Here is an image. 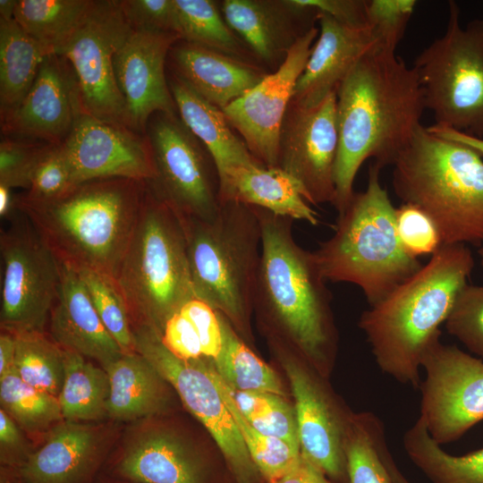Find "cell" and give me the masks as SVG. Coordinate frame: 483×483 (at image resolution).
I'll list each match as a JSON object with an SVG mask.
<instances>
[{
	"label": "cell",
	"mask_w": 483,
	"mask_h": 483,
	"mask_svg": "<svg viewBox=\"0 0 483 483\" xmlns=\"http://www.w3.org/2000/svg\"><path fill=\"white\" fill-rule=\"evenodd\" d=\"M73 186L61 145L47 144L35 166L30 187L23 195L35 200L51 199Z\"/></svg>",
	"instance_id": "cell-46"
},
{
	"label": "cell",
	"mask_w": 483,
	"mask_h": 483,
	"mask_svg": "<svg viewBox=\"0 0 483 483\" xmlns=\"http://www.w3.org/2000/svg\"><path fill=\"white\" fill-rule=\"evenodd\" d=\"M75 271L83 282L106 330L124 353L134 352V334L131 317L116 282L89 268Z\"/></svg>",
	"instance_id": "cell-41"
},
{
	"label": "cell",
	"mask_w": 483,
	"mask_h": 483,
	"mask_svg": "<svg viewBox=\"0 0 483 483\" xmlns=\"http://www.w3.org/2000/svg\"><path fill=\"white\" fill-rule=\"evenodd\" d=\"M317 19L318 36L292 99L306 106L336 91L355 64L378 44L367 23L346 24L323 13H318Z\"/></svg>",
	"instance_id": "cell-21"
},
{
	"label": "cell",
	"mask_w": 483,
	"mask_h": 483,
	"mask_svg": "<svg viewBox=\"0 0 483 483\" xmlns=\"http://www.w3.org/2000/svg\"><path fill=\"white\" fill-rule=\"evenodd\" d=\"M0 402L2 409L30 431L47 428L63 419L58 398L25 383L14 368L0 376Z\"/></svg>",
	"instance_id": "cell-39"
},
{
	"label": "cell",
	"mask_w": 483,
	"mask_h": 483,
	"mask_svg": "<svg viewBox=\"0 0 483 483\" xmlns=\"http://www.w3.org/2000/svg\"><path fill=\"white\" fill-rule=\"evenodd\" d=\"M392 165L395 194L433 220L443 245L483 243V158L475 150L420 125Z\"/></svg>",
	"instance_id": "cell-5"
},
{
	"label": "cell",
	"mask_w": 483,
	"mask_h": 483,
	"mask_svg": "<svg viewBox=\"0 0 483 483\" xmlns=\"http://www.w3.org/2000/svg\"><path fill=\"white\" fill-rule=\"evenodd\" d=\"M82 114L73 71L66 59L48 55L23 99L0 112L4 137L61 145Z\"/></svg>",
	"instance_id": "cell-18"
},
{
	"label": "cell",
	"mask_w": 483,
	"mask_h": 483,
	"mask_svg": "<svg viewBox=\"0 0 483 483\" xmlns=\"http://www.w3.org/2000/svg\"><path fill=\"white\" fill-rule=\"evenodd\" d=\"M14 369L32 387L58 398L64 379V349L43 332L14 335Z\"/></svg>",
	"instance_id": "cell-38"
},
{
	"label": "cell",
	"mask_w": 483,
	"mask_h": 483,
	"mask_svg": "<svg viewBox=\"0 0 483 483\" xmlns=\"http://www.w3.org/2000/svg\"><path fill=\"white\" fill-rule=\"evenodd\" d=\"M395 225L402 248L413 258L432 256L443 245L433 220L414 205L402 203L395 208Z\"/></svg>",
	"instance_id": "cell-43"
},
{
	"label": "cell",
	"mask_w": 483,
	"mask_h": 483,
	"mask_svg": "<svg viewBox=\"0 0 483 483\" xmlns=\"http://www.w3.org/2000/svg\"><path fill=\"white\" fill-rule=\"evenodd\" d=\"M403 446L431 483H483V447L450 454L432 439L419 418L404 434Z\"/></svg>",
	"instance_id": "cell-33"
},
{
	"label": "cell",
	"mask_w": 483,
	"mask_h": 483,
	"mask_svg": "<svg viewBox=\"0 0 483 483\" xmlns=\"http://www.w3.org/2000/svg\"><path fill=\"white\" fill-rule=\"evenodd\" d=\"M181 221L196 298L246 334L261 254L257 208L225 201L210 220Z\"/></svg>",
	"instance_id": "cell-7"
},
{
	"label": "cell",
	"mask_w": 483,
	"mask_h": 483,
	"mask_svg": "<svg viewBox=\"0 0 483 483\" xmlns=\"http://www.w3.org/2000/svg\"><path fill=\"white\" fill-rule=\"evenodd\" d=\"M385 429L372 412L352 417L344 445L349 483H393Z\"/></svg>",
	"instance_id": "cell-35"
},
{
	"label": "cell",
	"mask_w": 483,
	"mask_h": 483,
	"mask_svg": "<svg viewBox=\"0 0 483 483\" xmlns=\"http://www.w3.org/2000/svg\"><path fill=\"white\" fill-rule=\"evenodd\" d=\"M179 40L175 33L132 29L114 55L116 81L132 127L140 133L155 113L178 115L165 64Z\"/></svg>",
	"instance_id": "cell-19"
},
{
	"label": "cell",
	"mask_w": 483,
	"mask_h": 483,
	"mask_svg": "<svg viewBox=\"0 0 483 483\" xmlns=\"http://www.w3.org/2000/svg\"><path fill=\"white\" fill-rule=\"evenodd\" d=\"M301 5L323 13L352 25L366 24V1L363 0H297Z\"/></svg>",
	"instance_id": "cell-50"
},
{
	"label": "cell",
	"mask_w": 483,
	"mask_h": 483,
	"mask_svg": "<svg viewBox=\"0 0 483 483\" xmlns=\"http://www.w3.org/2000/svg\"><path fill=\"white\" fill-rule=\"evenodd\" d=\"M96 436L89 427L66 422L16 469L21 483H85L97 467Z\"/></svg>",
	"instance_id": "cell-26"
},
{
	"label": "cell",
	"mask_w": 483,
	"mask_h": 483,
	"mask_svg": "<svg viewBox=\"0 0 483 483\" xmlns=\"http://www.w3.org/2000/svg\"><path fill=\"white\" fill-rule=\"evenodd\" d=\"M338 147L333 203L342 213L354 195L361 165H392L412 139L426 109L416 71L378 44L336 89Z\"/></svg>",
	"instance_id": "cell-1"
},
{
	"label": "cell",
	"mask_w": 483,
	"mask_h": 483,
	"mask_svg": "<svg viewBox=\"0 0 483 483\" xmlns=\"http://www.w3.org/2000/svg\"><path fill=\"white\" fill-rule=\"evenodd\" d=\"M294 398L301 453L326 477L346 472L344 445L352 416L345 418L322 385L298 360L281 352Z\"/></svg>",
	"instance_id": "cell-20"
},
{
	"label": "cell",
	"mask_w": 483,
	"mask_h": 483,
	"mask_svg": "<svg viewBox=\"0 0 483 483\" xmlns=\"http://www.w3.org/2000/svg\"><path fill=\"white\" fill-rule=\"evenodd\" d=\"M474 265L467 245H442L415 274L362 313L359 326L382 372L419 387L422 360L440 340V326Z\"/></svg>",
	"instance_id": "cell-2"
},
{
	"label": "cell",
	"mask_w": 483,
	"mask_h": 483,
	"mask_svg": "<svg viewBox=\"0 0 483 483\" xmlns=\"http://www.w3.org/2000/svg\"><path fill=\"white\" fill-rule=\"evenodd\" d=\"M1 231V327L18 335L43 332L61 284V263L22 215Z\"/></svg>",
	"instance_id": "cell-10"
},
{
	"label": "cell",
	"mask_w": 483,
	"mask_h": 483,
	"mask_svg": "<svg viewBox=\"0 0 483 483\" xmlns=\"http://www.w3.org/2000/svg\"><path fill=\"white\" fill-rule=\"evenodd\" d=\"M445 325L449 335L483 358V284H467L461 289Z\"/></svg>",
	"instance_id": "cell-42"
},
{
	"label": "cell",
	"mask_w": 483,
	"mask_h": 483,
	"mask_svg": "<svg viewBox=\"0 0 483 483\" xmlns=\"http://www.w3.org/2000/svg\"><path fill=\"white\" fill-rule=\"evenodd\" d=\"M95 0H18L13 19L60 55L87 19Z\"/></svg>",
	"instance_id": "cell-31"
},
{
	"label": "cell",
	"mask_w": 483,
	"mask_h": 483,
	"mask_svg": "<svg viewBox=\"0 0 483 483\" xmlns=\"http://www.w3.org/2000/svg\"><path fill=\"white\" fill-rule=\"evenodd\" d=\"M336 103V91L310 106L292 100L281 126L278 167L298 182L312 206L335 200Z\"/></svg>",
	"instance_id": "cell-15"
},
{
	"label": "cell",
	"mask_w": 483,
	"mask_h": 483,
	"mask_svg": "<svg viewBox=\"0 0 483 483\" xmlns=\"http://www.w3.org/2000/svg\"><path fill=\"white\" fill-rule=\"evenodd\" d=\"M16 209V196L13 189L0 184V216L2 218H11Z\"/></svg>",
	"instance_id": "cell-55"
},
{
	"label": "cell",
	"mask_w": 483,
	"mask_h": 483,
	"mask_svg": "<svg viewBox=\"0 0 483 483\" xmlns=\"http://www.w3.org/2000/svg\"><path fill=\"white\" fill-rule=\"evenodd\" d=\"M146 188L147 182L125 178L92 180L51 199L17 196L16 209L61 264L89 268L116 282Z\"/></svg>",
	"instance_id": "cell-3"
},
{
	"label": "cell",
	"mask_w": 483,
	"mask_h": 483,
	"mask_svg": "<svg viewBox=\"0 0 483 483\" xmlns=\"http://www.w3.org/2000/svg\"><path fill=\"white\" fill-rule=\"evenodd\" d=\"M101 367L109 378V417L129 420L159 411L164 402L162 382L165 380L140 354L123 353Z\"/></svg>",
	"instance_id": "cell-29"
},
{
	"label": "cell",
	"mask_w": 483,
	"mask_h": 483,
	"mask_svg": "<svg viewBox=\"0 0 483 483\" xmlns=\"http://www.w3.org/2000/svg\"><path fill=\"white\" fill-rule=\"evenodd\" d=\"M168 82L179 117L208 151L218 179L237 166L263 165L233 132L221 109L202 98L176 76Z\"/></svg>",
	"instance_id": "cell-28"
},
{
	"label": "cell",
	"mask_w": 483,
	"mask_h": 483,
	"mask_svg": "<svg viewBox=\"0 0 483 483\" xmlns=\"http://www.w3.org/2000/svg\"><path fill=\"white\" fill-rule=\"evenodd\" d=\"M229 388L242 416L255 429L300 447L295 410L284 396Z\"/></svg>",
	"instance_id": "cell-40"
},
{
	"label": "cell",
	"mask_w": 483,
	"mask_h": 483,
	"mask_svg": "<svg viewBox=\"0 0 483 483\" xmlns=\"http://www.w3.org/2000/svg\"><path fill=\"white\" fill-rule=\"evenodd\" d=\"M61 147L73 185L110 178L148 183L157 176L148 135L122 124L82 113Z\"/></svg>",
	"instance_id": "cell-17"
},
{
	"label": "cell",
	"mask_w": 483,
	"mask_h": 483,
	"mask_svg": "<svg viewBox=\"0 0 483 483\" xmlns=\"http://www.w3.org/2000/svg\"><path fill=\"white\" fill-rule=\"evenodd\" d=\"M380 168L369 169L364 191L354 193L338 214L334 233L313 251L324 279L358 286L369 306L386 297L423 264L402 248L395 208L380 182Z\"/></svg>",
	"instance_id": "cell-6"
},
{
	"label": "cell",
	"mask_w": 483,
	"mask_h": 483,
	"mask_svg": "<svg viewBox=\"0 0 483 483\" xmlns=\"http://www.w3.org/2000/svg\"><path fill=\"white\" fill-rule=\"evenodd\" d=\"M479 255L480 257L481 265L483 267V243L480 245V248L479 250Z\"/></svg>",
	"instance_id": "cell-58"
},
{
	"label": "cell",
	"mask_w": 483,
	"mask_h": 483,
	"mask_svg": "<svg viewBox=\"0 0 483 483\" xmlns=\"http://www.w3.org/2000/svg\"><path fill=\"white\" fill-rule=\"evenodd\" d=\"M221 13L228 26L253 55L276 69L293 44L311 28L317 13L297 0H224Z\"/></svg>",
	"instance_id": "cell-22"
},
{
	"label": "cell",
	"mask_w": 483,
	"mask_h": 483,
	"mask_svg": "<svg viewBox=\"0 0 483 483\" xmlns=\"http://www.w3.org/2000/svg\"><path fill=\"white\" fill-rule=\"evenodd\" d=\"M416 5L415 0L366 1V23L381 47L395 51Z\"/></svg>",
	"instance_id": "cell-44"
},
{
	"label": "cell",
	"mask_w": 483,
	"mask_h": 483,
	"mask_svg": "<svg viewBox=\"0 0 483 483\" xmlns=\"http://www.w3.org/2000/svg\"><path fill=\"white\" fill-rule=\"evenodd\" d=\"M114 471L133 483H204L198 458L175 436L159 431L146 433L131 444Z\"/></svg>",
	"instance_id": "cell-27"
},
{
	"label": "cell",
	"mask_w": 483,
	"mask_h": 483,
	"mask_svg": "<svg viewBox=\"0 0 483 483\" xmlns=\"http://www.w3.org/2000/svg\"><path fill=\"white\" fill-rule=\"evenodd\" d=\"M18 0H0V19H13Z\"/></svg>",
	"instance_id": "cell-57"
},
{
	"label": "cell",
	"mask_w": 483,
	"mask_h": 483,
	"mask_svg": "<svg viewBox=\"0 0 483 483\" xmlns=\"http://www.w3.org/2000/svg\"><path fill=\"white\" fill-rule=\"evenodd\" d=\"M274 483H330L326 476L309 461L301 456L293 467Z\"/></svg>",
	"instance_id": "cell-51"
},
{
	"label": "cell",
	"mask_w": 483,
	"mask_h": 483,
	"mask_svg": "<svg viewBox=\"0 0 483 483\" xmlns=\"http://www.w3.org/2000/svg\"><path fill=\"white\" fill-rule=\"evenodd\" d=\"M21 436L13 419L1 408L0 410V442L2 450L11 451L18 448Z\"/></svg>",
	"instance_id": "cell-53"
},
{
	"label": "cell",
	"mask_w": 483,
	"mask_h": 483,
	"mask_svg": "<svg viewBox=\"0 0 483 483\" xmlns=\"http://www.w3.org/2000/svg\"><path fill=\"white\" fill-rule=\"evenodd\" d=\"M116 284L135 328L160 335L167 319L196 298L182 221L148 183Z\"/></svg>",
	"instance_id": "cell-8"
},
{
	"label": "cell",
	"mask_w": 483,
	"mask_h": 483,
	"mask_svg": "<svg viewBox=\"0 0 483 483\" xmlns=\"http://www.w3.org/2000/svg\"><path fill=\"white\" fill-rule=\"evenodd\" d=\"M119 5L133 30L178 35V14L174 0H119Z\"/></svg>",
	"instance_id": "cell-47"
},
{
	"label": "cell",
	"mask_w": 483,
	"mask_h": 483,
	"mask_svg": "<svg viewBox=\"0 0 483 483\" xmlns=\"http://www.w3.org/2000/svg\"><path fill=\"white\" fill-rule=\"evenodd\" d=\"M61 284L50 314L53 340L64 350L104 365L124 353L102 323L78 273L61 264Z\"/></svg>",
	"instance_id": "cell-23"
},
{
	"label": "cell",
	"mask_w": 483,
	"mask_h": 483,
	"mask_svg": "<svg viewBox=\"0 0 483 483\" xmlns=\"http://www.w3.org/2000/svg\"><path fill=\"white\" fill-rule=\"evenodd\" d=\"M161 338L165 347L180 359L195 360L203 356L193 325L180 312L167 319Z\"/></svg>",
	"instance_id": "cell-49"
},
{
	"label": "cell",
	"mask_w": 483,
	"mask_h": 483,
	"mask_svg": "<svg viewBox=\"0 0 483 483\" xmlns=\"http://www.w3.org/2000/svg\"><path fill=\"white\" fill-rule=\"evenodd\" d=\"M149 139L157 170L148 182L179 218L210 220L221 207L216 165L179 115L157 114Z\"/></svg>",
	"instance_id": "cell-12"
},
{
	"label": "cell",
	"mask_w": 483,
	"mask_h": 483,
	"mask_svg": "<svg viewBox=\"0 0 483 483\" xmlns=\"http://www.w3.org/2000/svg\"><path fill=\"white\" fill-rule=\"evenodd\" d=\"M386 460L393 483H410L396 467L389 450L386 455Z\"/></svg>",
	"instance_id": "cell-56"
},
{
	"label": "cell",
	"mask_w": 483,
	"mask_h": 483,
	"mask_svg": "<svg viewBox=\"0 0 483 483\" xmlns=\"http://www.w3.org/2000/svg\"><path fill=\"white\" fill-rule=\"evenodd\" d=\"M421 369L419 419L438 445L452 443L483 420V360L454 345L435 343Z\"/></svg>",
	"instance_id": "cell-14"
},
{
	"label": "cell",
	"mask_w": 483,
	"mask_h": 483,
	"mask_svg": "<svg viewBox=\"0 0 483 483\" xmlns=\"http://www.w3.org/2000/svg\"><path fill=\"white\" fill-rule=\"evenodd\" d=\"M427 129L440 138L453 140L472 148L483 158V138H478L451 127L435 123L427 127Z\"/></svg>",
	"instance_id": "cell-52"
},
{
	"label": "cell",
	"mask_w": 483,
	"mask_h": 483,
	"mask_svg": "<svg viewBox=\"0 0 483 483\" xmlns=\"http://www.w3.org/2000/svg\"><path fill=\"white\" fill-rule=\"evenodd\" d=\"M135 352L145 358L179 394L189 411L209 432L239 483H252L258 471L212 373L200 358L182 360L163 343L157 331L133 329Z\"/></svg>",
	"instance_id": "cell-11"
},
{
	"label": "cell",
	"mask_w": 483,
	"mask_h": 483,
	"mask_svg": "<svg viewBox=\"0 0 483 483\" xmlns=\"http://www.w3.org/2000/svg\"><path fill=\"white\" fill-rule=\"evenodd\" d=\"M174 1L178 14V35L181 40L251 63L248 47L228 26L216 2Z\"/></svg>",
	"instance_id": "cell-36"
},
{
	"label": "cell",
	"mask_w": 483,
	"mask_h": 483,
	"mask_svg": "<svg viewBox=\"0 0 483 483\" xmlns=\"http://www.w3.org/2000/svg\"><path fill=\"white\" fill-rule=\"evenodd\" d=\"M445 33L416 57L413 68L435 124L483 138V21L461 25L448 4Z\"/></svg>",
	"instance_id": "cell-9"
},
{
	"label": "cell",
	"mask_w": 483,
	"mask_h": 483,
	"mask_svg": "<svg viewBox=\"0 0 483 483\" xmlns=\"http://www.w3.org/2000/svg\"><path fill=\"white\" fill-rule=\"evenodd\" d=\"M180 41L170 51L174 76L221 110L254 88L267 75L253 63Z\"/></svg>",
	"instance_id": "cell-24"
},
{
	"label": "cell",
	"mask_w": 483,
	"mask_h": 483,
	"mask_svg": "<svg viewBox=\"0 0 483 483\" xmlns=\"http://www.w3.org/2000/svg\"><path fill=\"white\" fill-rule=\"evenodd\" d=\"M222 347L211 363L222 379L233 390L256 391L285 395L275 372L241 339L231 323L219 312Z\"/></svg>",
	"instance_id": "cell-34"
},
{
	"label": "cell",
	"mask_w": 483,
	"mask_h": 483,
	"mask_svg": "<svg viewBox=\"0 0 483 483\" xmlns=\"http://www.w3.org/2000/svg\"><path fill=\"white\" fill-rule=\"evenodd\" d=\"M193 325L199 338L203 356L215 359L222 347V328L218 313L195 298L179 310Z\"/></svg>",
	"instance_id": "cell-48"
},
{
	"label": "cell",
	"mask_w": 483,
	"mask_h": 483,
	"mask_svg": "<svg viewBox=\"0 0 483 483\" xmlns=\"http://www.w3.org/2000/svg\"><path fill=\"white\" fill-rule=\"evenodd\" d=\"M52 54L14 19H0V111L16 106L23 99L42 63Z\"/></svg>",
	"instance_id": "cell-30"
},
{
	"label": "cell",
	"mask_w": 483,
	"mask_h": 483,
	"mask_svg": "<svg viewBox=\"0 0 483 483\" xmlns=\"http://www.w3.org/2000/svg\"><path fill=\"white\" fill-rule=\"evenodd\" d=\"M47 143L4 137L0 142V184L27 191L35 166Z\"/></svg>",
	"instance_id": "cell-45"
},
{
	"label": "cell",
	"mask_w": 483,
	"mask_h": 483,
	"mask_svg": "<svg viewBox=\"0 0 483 483\" xmlns=\"http://www.w3.org/2000/svg\"><path fill=\"white\" fill-rule=\"evenodd\" d=\"M318 36L314 26L293 44L276 70L222 110L251 155L266 167H278L281 126Z\"/></svg>",
	"instance_id": "cell-16"
},
{
	"label": "cell",
	"mask_w": 483,
	"mask_h": 483,
	"mask_svg": "<svg viewBox=\"0 0 483 483\" xmlns=\"http://www.w3.org/2000/svg\"><path fill=\"white\" fill-rule=\"evenodd\" d=\"M219 196L221 203L235 201L293 221L319 224L318 214L302 196L298 182L279 167L232 168L219 178Z\"/></svg>",
	"instance_id": "cell-25"
},
{
	"label": "cell",
	"mask_w": 483,
	"mask_h": 483,
	"mask_svg": "<svg viewBox=\"0 0 483 483\" xmlns=\"http://www.w3.org/2000/svg\"><path fill=\"white\" fill-rule=\"evenodd\" d=\"M16 340L14 335L4 332L0 335V376L14 368Z\"/></svg>",
	"instance_id": "cell-54"
},
{
	"label": "cell",
	"mask_w": 483,
	"mask_h": 483,
	"mask_svg": "<svg viewBox=\"0 0 483 483\" xmlns=\"http://www.w3.org/2000/svg\"><path fill=\"white\" fill-rule=\"evenodd\" d=\"M131 30L118 0H95L60 55L75 75L82 113L134 130L114 69V55Z\"/></svg>",
	"instance_id": "cell-13"
},
{
	"label": "cell",
	"mask_w": 483,
	"mask_h": 483,
	"mask_svg": "<svg viewBox=\"0 0 483 483\" xmlns=\"http://www.w3.org/2000/svg\"><path fill=\"white\" fill-rule=\"evenodd\" d=\"M255 208L262 242L253 308L316 368H325L335 344L326 281L313 251L296 242L293 220Z\"/></svg>",
	"instance_id": "cell-4"
},
{
	"label": "cell",
	"mask_w": 483,
	"mask_h": 483,
	"mask_svg": "<svg viewBox=\"0 0 483 483\" xmlns=\"http://www.w3.org/2000/svg\"><path fill=\"white\" fill-rule=\"evenodd\" d=\"M212 373L254 465L267 481L274 483L297 462L301 456L300 447L255 429L242 416L228 385L217 374L213 365Z\"/></svg>",
	"instance_id": "cell-37"
},
{
	"label": "cell",
	"mask_w": 483,
	"mask_h": 483,
	"mask_svg": "<svg viewBox=\"0 0 483 483\" xmlns=\"http://www.w3.org/2000/svg\"><path fill=\"white\" fill-rule=\"evenodd\" d=\"M64 379L58 401L66 422L94 420L107 415L109 378L102 367L64 350Z\"/></svg>",
	"instance_id": "cell-32"
}]
</instances>
